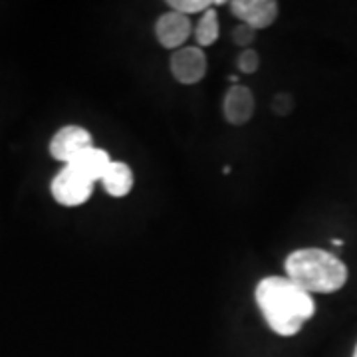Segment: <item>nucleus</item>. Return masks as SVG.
<instances>
[{
    "label": "nucleus",
    "mask_w": 357,
    "mask_h": 357,
    "mask_svg": "<svg viewBox=\"0 0 357 357\" xmlns=\"http://www.w3.org/2000/svg\"><path fill=\"white\" fill-rule=\"evenodd\" d=\"M255 298L268 328L284 337L296 335L316 314L312 294L284 276L262 278L256 286Z\"/></svg>",
    "instance_id": "nucleus-1"
},
{
    "label": "nucleus",
    "mask_w": 357,
    "mask_h": 357,
    "mask_svg": "<svg viewBox=\"0 0 357 357\" xmlns=\"http://www.w3.org/2000/svg\"><path fill=\"white\" fill-rule=\"evenodd\" d=\"M286 278L307 294H333L347 282V266L321 248H300L286 258Z\"/></svg>",
    "instance_id": "nucleus-2"
},
{
    "label": "nucleus",
    "mask_w": 357,
    "mask_h": 357,
    "mask_svg": "<svg viewBox=\"0 0 357 357\" xmlns=\"http://www.w3.org/2000/svg\"><path fill=\"white\" fill-rule=\"evenodd\" d=\"M91 192H93V183L82 173H77L72 165L62 167V171L52 181V197L56 199V203L64 206H79L88 203Z\"/></svg>",
    "instance_id": "nucleus-3"
},
{
    "label": "nucleus",
    "mask_w": 357,
    "mask_h": 357,
    "mask_svg": "<svg viewBox=\"0 0 357 357\" xmlns=\"http://www.w3.org/2000/svg\"><path fill=\"white\" fill-rule=\"evenodd\" d=\"M89 147H93V141L88 129L79 128V126H66L58 129L56 135L52 137L50 155L56 161L70 165Z\"/></svg>",
    "instance_id": "nucleus-4"
},
{
    "label": "nucleus",
    "mask_w": 357,
    "mask_h": 357,
    "mask_svg": "<svg viewBox=\"0 0 357 357\" xmlns=\"http://www.w3.org/2000/svg\"><path fill=\"white\" fill-rule=\"evenodd\" d=\"M171 74L183 86L199 84L206 76V56L199 46H183L171 56Z\"/></svg>",
    "instance_id": "nucleus-5"
},
{
    "label": "nucleus",
    "mask_w": 357,
    "mask_h": 357,
    "mask_svg": "<svg viewBox=\"0 0 357 357\" xmlns=\"http://www.w3.org/2000/svg\"><path fill=\"white\" fill-rule=\"evenodd\" d=\"M192 32V24L189 16L185 14L169 10L161 14L159 20L155 22V36L159 40V44L167 50H178L185 46V42L189 40Z\"/></svg>",
    "instance_id": "nucleus-6"
},
{
    "label": "nucleus",
    "mask_w": 357,
    "mask_h": 357,
    "mask_svg": "<svg viewBox=\"0 0 357 357\" xmlns=\"http://www.w3.org/2000/svg\"><path fill=\"white\" fill-rule=\"evenodd\" d=\"M232 14L243 22V24L258 30H264L268 26L274 24L278 16V2L274 0H234L230 2Z\"/></svg>",
    "instance_id": "nucleus-7"
},
{
    "label": "nucleus",
    "mask_w": 357,
    "mask_h": 357,
    "mask_svg": "<svg viewBox=\"0 0 357 357\" xmlns=\"http://www.w3.org/2000/svg\"><path fill=\"white\" fill-rule=\"evenodd\" d=\"M222 114L230 126H244L255 114V96L246 86H232L225 96Z\"/></svg>",
    "instance_id": "nucleus-8"
},
{
    "label": "nucleus",
    "mask_w": 357,
    "mask_h": 357,
    "mask_svg": "<svg viewBox=\"0 0 357 357\" xmlns=\"http://www.w3.org/2000/svg\"><path fill=\"white\" fill-rule=\"evenodd\" d=\"M109 163H112V159H109V155L105 153L103 149L89 147V149H86V151L79 155L74 163H70V165L74 167L77 173H82L88 181L98 183V181H102L103 178Z\"/></svg>",
    "instance_id": "nucleus-9"
},
{
    "label": "nucleus",
    "mask_w": 357,
    "mask_h": 357,
    "mask_svg": "<svg viewBox=\"0 0 357 357\" xmlns=\"http://www.w3.org/2000/svg\"><path fill=\"white\" fill-rule=\"evenodd\" d=\"M102 185L105 192L114 199H121V197L129 195L133 189V173H131L128 163L112 161L105 175H103Z\"/></svg>",
    "instance_id": "nucleus-10"
},
{
    "label": "nucleus",
    "mask_w": 357,
    "mask_h": 357,
    "mask_svg": "<svg viewBox=\"0 0 357 357\" xmlns=\"http://www.w3.org/2000/svg\"><path fill=\"white\" fill-rule=\"evenodd\" d=\"M195 38L199 48H206V46H213L218 40V14L215 8H208L206 13H203L199 24L195 28Z\"/></svg>",
    "instance_id": "nucleus-11"
},
{
    "label": "nucleus",
    "mask_w": 357,
    "mask_h": 357,
    "mask_svg": "<svg viewBox=\"0 0 357 357\" xmlns=\"http://www.w3.org/2000/svg\"><path fill=\"white\" fill-rule=\"evenodd\" d=\"M167 4H169L171 10L189 16V14L206 13L208 8L218 6L220 2H218V0H169Z\"/></svg>",
    "instance_id": "nucleus-12"
},
{
    "label": "nucleus",
    "mask_w": 357,
    "mask_h": 357,
    "mask_svg": "<svg viewBox=\"0 0 357 357\" xmlns=\"http://www.w3.org/2000/svg\"><path fill=\"white\" fill-rule=\"evenodd\" d=\"M236 66L243 74H255L260 66V56L258 52L252 50V48H246L238 54V60H236Z\"/></svg>",
    "instance_id": "nucleus-13"
},
{
    "label": "nucleus",
    "mask_w": 357,
    "mask_h": 357,
    "mask_svg": "<svg viewBox=\"0 0 357 357\" xmlns=\"http://www.w3.org/2000/svg\"><path fill=\"white\" fill-rule=\"evenodd\" d=\"M255 40H256V30L255 28H250V26L238 24L234 30H232V42H234L236 46L244 48V50H246V48H250Z\"/></svg>",
    "instance_id": "nucleus-14"
},
{
    "label": "nucleus",
    "mask_w": 357,
    "mask_h": 357,
    "mask_svg": "<svg viewBox=\"0 0 357 357\" xmlns=\"http://www.w3.org/2000/svg\"><path fill=\"white\" fill-rule=\"evenodd\" d=\"M294 100L290 93H276L272 100V109L276 115H288L292 112Z\"/></svg>",
    "instance_id": "nucleus-15"
},
{
    "label": "nucleus",
    "mask_w": 357,
    "mask_h": 357,
    "mask_svg": "<svg viewBox=\"0 0 357 357\" xmlns=\"http://www.w3.org/2000/svg\"><path fill=\"white\" fill-rule=\"evenodd\" d=\"M354 357H357V347H356V354H354Z\"/></svg>",
    "instance_id": "nucleus-16"
}]
</instances>
